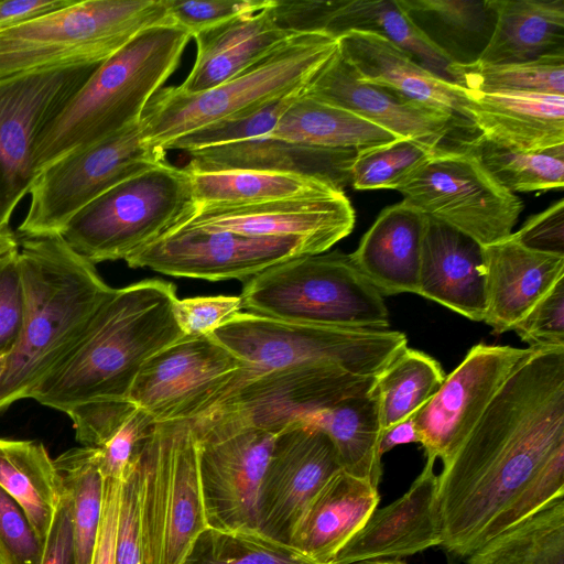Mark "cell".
<instances>
[{"label": "cell", "instance_id": "cell-1", "mask_svg": "<svg viewBox=\"0 0 564 564\" xmlns=\"http://www.w3.org/2000/svg\"><path fill=\"white\" fill-rule=\"evenodd\" d=\"M564 496V347L533 348L437 475L441 547L466 560Z\"/></svg>", "mask_w": 564, "mask_h": 564}, {"label": "cell", "instance_id": "cell-2", "mask_svg": "<svg viewBox=\"0 0 564 564\" xmlns=\"http://www.w3.org/2000/svg\"><path fill=\"white\" fill-rule=\"evenodd\" d=\"M176 301L174 284L162 280L113 289L28 398L64 413L88 403L129 401L144 362L184 336L174 317Z\"/></svg>", "mask_w": 564, "mask_h": 564}, {"label": "cell", "instance_id": "cell-3", "mask_svg": "<svg viewBox=\"0 0 564 564\" xmlns=\"http://www.w3.org/2000/svg\"><path fill=\"white\" fill-rule=\"evenodd\" d=\"M18 259L23 321L0 381V412L28 398L74 347L113 290L61 235L22 237Z\"/></svg>", "mask_w": 564, "mask_h": 564}, {"label": "cell", "instance_id": "cell-4", "mask_svg": "<svg viewBox=\"0 0 564 564\" xmlns=\"http://www.w3.org/2000/svg\"><path fill=\"white\" fill-rule=\"evenodd\" d=\"M191 39L177 25L153 26L100 63L41 132L34 155L37 174L64 155L139 123Z\"/></svg>", "mask_w": 564, "mask_h": 564}, {"label": "cell", "instance_id": "cell-5", "mask_svg": "<svg viewBox=\"0 0 564 564\" xmlns=\"http://www.w3.org/2000/svg\"><path fill=\"white\" fill-rule=\"evenodd\" d=\"M337 52L336 37L294 34L253 66L214 88L196 94L183 93L176 86L161 88L143 111L142 139L164 150L183 134L301 94Z\"/></svg>", "mask_w": 564, "mask_h": 564}, {"label": "cell", "instance_id": "cell-6", "mask_svg": "<svg viewBox=\"0 0 564 564\" xmlns=\"http://www.w3.org/2000/svg\"><path fill=\"white\" fill-rule=\"evenodd\" d=\"M169 24L173 23L163 0H74L65 8L0 30V79L100 64L140 32Z\"/></svg>", "mask_w": 564, "mask_h": 564}, {"label": "cell", "instance_id": "cell-7", "mask_svg": "<svg viewBox=\"0 0 564 564\" xmlns=\"http://www.w3.org/2000/svg\"><path fill=\"white\" fill-rule=\"evenodd\" d=\"M241 306L275 319L323 326L388 329L382 295L339 251L294 257L249 278Z\"/></svg>", "mask_w": 564, "mask_h": 564}, {"label": "cell", "instance_id": "cell-8", "mask_svg": "<svg viewBox=\"0 0 564 564\" xmlns=\"http://www.w3.org/2000/svg\"><path fill=\"white\" fill-rule=\"evenodd\" d=\"M247 365L241 376L327 367L376 378L408 347L397 330L310 325L239 312L212 334Z\"/></svg>", "mask_w": 564, "mask_h": 564}, {"label": "cell", "instance_id": "cell-9", "mask_svg": "<svg viewBox=\"0 0 564 564\" xmlns=\"http://www.w3.org/2000/svg\"><path fill=\"white\" fill-rule=\"evenodd\" d=\"M139 474L143 564H183L209 528L192 421L155 423Z\"/></svg>", "mask_w": 564, "mask_h": 564}, {"label": "cell", "instance_id": "cell-10", "mask_svg": "<svg viewBox=\"0 0 564 564\" xmlns=\"http://www.w3.org/2000/svg\"><path fill=\"white\" fill-rule=\"evenodd\" d=\"M194 207L188 172L163 161L98 196L61 236L94 264L126 260L176 227Z\"/></svg>", "mask_w": 564, "mask_h": 564}, {"label": "cell", "instance_id": "cell-11", "mask_svg": "<svg viewBox=\"0 0 564 564\" xmlns=\"http://www.w3.org/2000/svg\"><path fill=\"white\" fill-rule=\"evenodd\" d=\"M192 425L209 528L261 532V488L276 433L227 409L208 410Z\"/></svg>", "mask_w": 564, "mask_h": 564}, {"label": "cell", "instance_id": "cell-12", "mask_svg": "<svg viewBox=\"0 0 564 564\" xmlns=\"http://www.w3.org/2000/svg\"><path fill=\"white\" fill-rule=\"evenodd\" d=\"M474 143L438 148L397 191L425 216L485 247L512 234L523 205L490 175Z\"/></svg>", "mask_w": 564, "mask_h": 564}, {"label": "cell", "instance_id": "cell-13", "mask_svg": "<svg viewBox=\"0 0 564 564\" xmlns=\"http://www.w3.org/2000/svg\"><path fill=\"white\" fill-rule=\"evenodd\" d=\"M166 151L145 143L140 122L44 167L29 194L22 237L62 235L70 219L126 178L165 160Z\"/></svg>", "mask_w": 564, "mask_h": 564}, {"label": "cell", "instance_id": "cell-14", "mask_svg": "<svg viewBox=\"0 0 564 564\" xmlns=\"http://www.w3.org/2000/svg\"><path fill=\"white\" fill-rule=\"evenodd\" d=\"M98 65L46 68L0 79V228L9 227L37 176L34 155L41 132Z\"/></svg>", "mask_w": 564, "mask_h": 564}, {"label": "cell", "instance_id": "cell-15", "mask_svg": "<svg viewBox=\"0 0 564 564\" xmlns=\"http://www.w3.org/2000/svg\"><path fill=\"white\" fill-rule=\"evenodd\" d=\"M246 367L210 335L183 336L144 362L128 400L154 423L192 421L212 409Z\"/></svg>", "mask_w": 564, "mask_h": 564}, {"label": "cell", "instance_id": "cell-16", "mask_svg": "<svg viewBox=\"0 0 564 564\" xmlns=\"http://www.w3.org/2000/svg\"><path fill=\"white\" fill-rule=\"evenodd\" d=\"M305 240L177 226L131 254L130 268H148L180 278L246 279L288 259L316 254Z\"/></svg>", "mask_w": 564, "mask_h": 564}, {"label": "cell", "instance_id": "cell-17", "mask_svg": "<svg viewBox=\"0 0 564 564\" xmlns=\"http://www.w3.org/2000/svg\"><path fill=\"white\" fill-rule=\"evenodd\" d=\"M533 348L478 344L413 416L426 457L443 464L479 421L491 400Z\"/></svg>", "mask_w": 564, "mask_h": 564}, {"label": "cell", "instance_id": "cell-18", "mask_svg": "<svg viewBox=\"0 0 564 564\" xmlns=\"http://www.w3.org/2000/svg\"><path fill=\"white\" fill-rule=\"evenodd\" d=\"M376 379L313 366L240 375L212 409L240 412L256 424L278 433L316 410L371 391Z\"/></svg>", "mask_w": 564, "mask_h": 564}, {"label": "cell", "instance_id": "cell-19", "mask_svg": "<svg viewBox=\"0 0 564 564\" xmlns=\"http://www.w3.org/2000/svg\"><path fill=\"white\" fill-rule=\"evenodd\" d=\"M340 466L329 437L306 421L276 433L261 488L260 531L282 543L308 501Z\"/></svg>", "mask_w": 564, "mask_h": 564}, {"label": "cell", "instance_id": "cell-20", "mask_svg": "<svg viewBox=\"0 0 564 564\" xmlns=\"http://www.w3.org/2000/svg\"><path fill=\"white\" fill-rule=\"evenodd\" d=\"M272 11L278 25L290 34L323 33L338 39L361 31L380 35L452 82L455 62L426 36L398 0H274Z\"/></svg>", "mask_w": 564, "mask_h": 564}, {"label": "cell", "instance_id": "cell-21", "mask_svg": "<svg viewBox=\"0 0 564 564\" xmlns=\"http://www.w3.org/2000/svg\"><path fill=\"white\" fill-rule=\"evenodd\" d=\"M303 94L346 109L399 139H413L440 148L473 143L478 138L438 111L361 82L339 52L316 74Z\"/></svg>", "mask_w": 564, "mask_h": 564}, {"label": "cell", "instance_id": "cell-22", "mask_svg": "<svg viewBox=\"0 0 564 564\" xmlns=\"http://www.w3.org/2000/svg\"><path fill=\"white\" fill-rule=\"evenodd\" d=\"M355 219V210L343 192L241 206L195 205L177 226L258 237H293L322 253L352 231Z\"/></svg>", "mask_w": 564, "mask_h": 564}, {"label": "cell", "instance_id": "cell-23", "mask_svg": "<svg viewBox=\"0 0 564 564\" xmlns=\"http://www.w3.org/2000/svg\"><path fill=\"white\" fill-rule=\"evenodd\" d=\"M337 40L340 56L358 79L438 111L479 137L465 111V88L426 69L380 35L350 31Z\"/></svg>", "mask_w": 564, "mask_h": 564}, {"label": "cell", "instance_id": "cell-24", "mask_svg": "<svg viewBox=\"0 0 564 564\" xmlns=\"http://www.w3.org/2000/svg\"><path fill=\"white\" fill-rule=\"evenodd\" d=\"M435 460L426 457L421 474L410 488L390 505L377 508L332 564L399 560L441 546Z\"/></svg>", "mask_w": 564, "mask_h": 564}, {"label": "cell", "instance_id": "cell-25", "mask_svg": "<svg viewBox=\"0 0 564 564\" xmlns=\"http://www.w3.org/2000/svg\"><path fill=\"white\" fill-rule=\"evenodd\" d=\"M416 294L482 322L487 307L482 246L427 217Z\"/></svg>", "mask_w": 564, "mask_h": 564}, {"label": "cell", "instance_id": "cell-26", "mask_svg": "<svg viewBox=\"0 0 564 564\" xmlns=\"http://www.w3.org/2000/svg\"><path fill=\"white\" fill-rule=\"evenodd\" d=\"M487 307L495 333L512 327L564 278V256L533 251L509 237L482 247Z\"/></svg>", "mask_w": 564, "mask_h": 564}, {"label": "cell", "instance_id": "cell-27", "mask_svg": "<svg viewBox=\"0 0 564 564\" xmlns=\"http://www.w3.org/2000/svg\"><path fill=\"white\" fill-rule=\"evenodd\" d=\"M465 111L479 138L514 151L564 145V96L465 89Z\"/></svg>", "mask_w": 564, "mask_h": 564}, {"label": "cell", "instance_id": "cell-28", "mask_svg": "<svg viewBox=\"0 0 564 564\" xmlns=\"http://www.w3.org/2000/svg\"><path fill=\"white\" fill-rule=\"evenodd\" d=\"M379 501L378 487L340 469L303 509L288 544L318 564H332Z\"/></svg>", "mask_w": 564, "mask_h": 564}, {"label": "cell", "instance_id": "cell-29", "mask_svg": "<svg viewBox=\"0 0 564 564\" xmlns=\"http://www.w3.org/2000/svg\"><path fill=\"white\" fill-rule=\"evenodd\" d=\"M357 151L326 149L262 135L188 152L189 173L253 170L300 174L327 181L338 188L349 182Z\"/></svg>", "mask_w": 564, "mask_h": 564}, {"label": "cell", "instance_id": "cell-30", "mask_svg": "<svg viewBox=\"0 0 564 564\" xmlns=\"http://www.w3.org/2000/svg\"><path fill=\"white\" fill-rule=\"evenodd\" d=\"M427 216L402 200L386 207L349 254L382 295L417 293Z\"/></svg>", "mask_w": 564, "mask_h": 564}, {"label": "cell", "instance_id": "cell-31", "mask_svg": "<svg viewBox=\"0 0 564 564\" xmlns=\"http://www.w3.org/2000/svg\"><path fill=\"white\" fill-rule=\"evenodd\" d=\"M273 0L262 10L240 15L193 36L196 57L185 80L186 94L214 88L264 58L292 35L275 22Z\"/></svg>", "mask_w": 564, "mask_h": 564}, {"label": "cell", "instance_id": "cell-32", "mask_svg": "<svg viewBox=\"0 0 564 564\" xmlns=\"http://www.w3.org/2000/svg\"><path fill=\"white\" fill-rule=\"evenodd\" d=\"M495 23L477 61L522 63L564 54V0H491Z\"/></svg>", "mask_w": 564, "mask_h": 564}, {"label": "cell", "instance_id": "cell-33", "mask_svg": "<svg viewBox=\"0 0 564 564\" xmlns=\"http://www.w3.org/2000/svg\"><path fill=\"white\" fill-rule=\"evenodd\" d=\"M301 420L317 426L329 437L341 470L379 487L383 424L375 387L367 393L343 399Z\"/></svg>", "mask_w": 564, "mask_h": 564}, {"label": "cell", "instance_id": "cell-34", "mask_svg": "<svg viewBox=\"0 0 564 564\" xmlns=\"http://www.w3.org/2000/svg\"><path fill=\"white\" fill-rule=\"evenodd\" d=\"M269 137L311 147L351 151L399 139L346 109L304 94L282 112Z\"/></svg>", "mask_w": 564, "mask_h": 564}, {"label": "cell", "instance_id": "cell-35", "mask_svg": "<svg viewBox=\"0 0 564 564\" xmlns=\"http://www.w3.org/2000/svg\"><path fill=\"white\" fill-rule=\"evenodd\" d=\"M198 206H241L265 202L334 196L344 191L312 176L253 170L189 173Z\"/></svg>", "mask_w": 564, "mask_h": 564}, {"label": "cell", "instance_id": "cell-36", "mask_svg": "<svg viewBox=\"0 0 564 564\" xmlns=\"http://www.w3.org/2000/svg\"><path fill=\"white\" fill-rule=\"evenodd\" d=\"M0 487L23 509L44 542L61 496V481L44 445L0 438Z\"/></svg>", "mask_w": 564, "mask_h": 564}, {"label": "cell", "instance_id": "cell-37", "mask_svg": "<svg viewBox=\"0 0 564 564\" xmlns=\"http://www.w3.org/2000/svg\"><path fill=\"white\" fill-rule=\"evenodd\" d=\"M466 564H564V496L501 531Z\"/></svg>", "mask_w": 564, "mask_h": 564}, {"label": "cell", "instance_id": "cell-38", "mask_svg": "<svg viewBox=\"0 0 564 564\" xmlns=\"http://www.w3.org/2000/svg\"><path fill=\"white\" fill-rule=\"evenodd\" d=\"M70 500L75 564H91L99 534L105 479L97 447H74L54 459Z\"/></svg>", "mask_w": 564, "mask_h": 564}, {"label": "cell", "instance_id": "cell-39", "mask_svg": "<svg viewBox=\"0 0 564 564\" xmlns=\"http://www.w3.org/2000/svg\"><path fill=\"white\" fill-rule=\"evenodd\" d=\"M445 379L441 365L427 354L406 347L378 376L383 431L414 415Z\"/></svg>", "mask_w": 564, "mask_h": 564}, {"label": "cell", "instance_id": "cell-40", "mask_svg": "<svg viewBox=\"0 0 564 564\" xmlns=\"http://www.w3.org/2000/svg\"><path fill=\"white\" fill-rule=\"evenodd\" d=\"M453 83L484 93H538L564 96V54H550L522 63H453Z\"/></svg>", "mask_w": 564, "mask_h": 564}, {"label": "cell", "instance_id": "cell-41", "mask_svg": "<svg viewBox=\"0 0 564 564\" xmlns=\"http://www.w3.org/2000/svg\"><path fill=\"white\" fill-rule=\"evenodd\" d=\"M474 149L490 175L513 194L563 188L564 145L527 152L478 138Z\"/></svg>", "mask_w": 564, "mask_h": 564}, {"label": "cell", "instance_id": "cell-42", "mask_svg": "<svg viewBox=\"0 0 564 564\" xmlns=\"http://www.w3.org/2000/svg\"><path fill=\"white\" fill-rule=\"evenodd\" d=\"M183 564H318L286 543L261 532H230L208 528Z\"/></svg>", "mask_w": 564, "mask_h": 564}, {"label": "cell", "instance_id": "cell-43", "mask_svg": "<svg viewBox=\"0 0 564 564\" xmlns=\"http://www.w3.org/2000/svg\"><path fill=\"white\" fill-rule=\"evenodd\" d=\"M437 149L413 139H397L358 150L349 165V183L359 191H397Z\"/></svg>", "mask_w": 564, "mask_h": 564}, {"label": "cell", "instance_id": "cell-44", "mask_svg": "<svg viewBox=\"0 0 564 564\" xmlns=\"http://www.w3.org/2000/svg\"><path fill=\"white\" fill-rule=\"evenodd\" d=\"M398 3L415 24L436 25L432 34L443 36L437 44L440 48L445 42L481 41L485 35L490 37L494 29L491 0H398Z\"/></svg>", "mask_w": 564, "mask_h": 564}, {"label": "cell", "instance_id": "cell-45", "mask_svg": "<svg viewBox=\"0 0 564 564\" xmlns=\"http://www.w3.org/2000/svg\"><path fill=\"white\" fill-rule=\"evenodd\" d=\"M301 94L281 98L256 111L225 119L183 134L170 142L164 150H181L188 153L216 145L269 135L282 112Z\"/></svg>", "mask_w": 564, "mask_h": 564}, {"label": "cell", "instance_id": "cell-46", "mask_svg": "<svg viewBox=\"0 0 564 564\" xmlns=\"http://www.w3.org/2000/svg\"><path fill=\"white\" fill-rule=\"evenodd\" d=\"M154 425L150 415L135 406L109 440L97 447L104 479H124Z\"/></svg>", "mask_w": 564, "mask_h": 564}, {"label": "cell", "instance_id": "cell-47", "mask_svg": "<svg viewBox=\"0 0 564 564\" xmlns=\"http://www.w3.org/2000/svg\"><path fill=\"white\" fill-rule=\"evenodd\" d=\"M174 25L193 37L240 15L262 10L271 0H163Z\"/></svg>", "mask_w": 564, "mask_h": 564}, {"label": "cell", "instance_id": "cell-48", "mask_svg": "<svg viewBox=\"0 0 564 564\" xmlns=\"http://www.w3.org/2000/svg\"><path fill=\"white\" fill-rule=\"evenodd\" d=\"M43 551L23 509L0 487V564H41Z\"/></svg>", "mask_w": 564, "mask_h": 564}, {"label": "cell", "instance_id": "cell-49", "mask_svg": "<svg viewBox=\"0 0 564 564\" xmlns=\"http://www.w3.org/2000/svg\"><path fill=\"white\" fill-rule=\"evenodd\" d=\"M512 329L530 348L564 347V278Z\"/></svg>", "mask_w": 564, "mask_h": 564}, {"label": "cell", "instance_id": "cell-50", "mask_svg": "<svg viewBox=\"0 0 564 564\" xmlns=\"http://www.w3.org/2000/svg\"><path fill=\"white\" fill-rule=\"evenodd\" d=\"M139 457L121 484L115 550L116 564H143L140 531Z\"/></svg>", "mask_w": 564, "mask_h": 564}, {"label": "cell", "instance_id": "cell-51", "mask_svg": "<svg viewBox=\"0 0 564 564\" xmlns=\"http://www.w3.org/2000/svg\"><path fill=\"white\" fill-rule=\"evenodd\" d=\"M240 296H196L178 300L174 317L184 336L210 335L241 311Z\"/></svg>", "mask_w": 564, "mask_h": 564}, {"label": "cell", "instance_id": "cell-52", "mask_svg": "<svg viewBox=\"0 0 564 564\" xmlns=\"http://www.w3.org/2000/svg\"><path fill=\"white\" fill-rule=\"evenodd\" d=\"M23 321L18 248L0 256V357L17 345Z\"/></svg>", "mask_w": 564, "mask_h": 564}, {"label": "cell", "instance_id": "cell-53", "mask_svg": "<svg viewBox=\"0 0 564 564\" xmlns=\"http://www.w3.org/2000/svg\"><path fill=\"white\" fill-rule=\"evenodd\" d=\"M512 235L528 249L564 256V200L561 198L545 210L531 216Z\"/></svg>", "mask_w": 564, "mask_h": 564}, {"label": "cell", "instance_id": "cell-54", "mask_svg": "<svg viewBox=\"0 0 564 564\" xmlns=\"http://www.w3.org/2000/svg\"><path fill=\"white\" fill-rule=\"evenodd\" d=\"M41 564H75L70 500L62 486L58 506L44 541Z\"/></svg>", "mask_w": 564, "mask_h": 564}, {"label": "cell", "instance_id": "cell-55", "mask_svg": "<svg viewBox=\"0 0 564 564\" xmlns=\"http://www.w3.org/2000/svg\"><path fill=\"white\" fill-rule=\"evenodd\" d=\"M122 481L105 479L102 512L91 564H116L115 550Z\"/></svg>", "mask_w": 564, "mask_h": 564}, {"label": "cell", "instance_id": "cell-56", "mask_svg": "<svg viewBox=\"0 0 564 564\" xmlns=\"http://www.w3.org/2000/svg\"><path fill=\"white\" fill-rule=\"evenodd\" d=\"M74 0H7L0 1V30H4L45 13L65 8Z\"/></svg>", "mask_w": 564, "mask_h": 564}, {"label": "cell", "instance_id": "cell-57", "mask_svg": "<svg viewBox=\"0 0 564 564\" xmlns=\"http://www.w3.org/2000/svg\"><path fill=\"white\" fill-rule=\"evenodd\" d=\"M413 416L414 415L383 431L380 440L381 455L391 451L393 447L398 445L409 443H421V438L414 424Z\"/></svg>", "mask_w": 564, "mask_h": 564}, {"label": "cell", "instance_id": "cell-58", "mask_svg": "<svg viewBox=\"0 0 564 564\" xmlns=\"http://www.w3.org/2000/svg\"><path fill=\"white\" fill-rule=\"evenodd\" d=\"M19 239L12 232L10 227L0 228V256L17 249Z\"/></svg>", "mask_w": 564, "mask_h": 564}, {"label": "cell", "instance_id": "cell-59", "mask_svg": "<svg viewBox=\"0 0 564 564\" xmlns=\"http://www.w3.org/2000/svg\"><path fill=\"white\" fill-rule=\"evenodd\" d=\"M355 564H405L399 560H377V561H366L359 562Z\"/></svg>", "mask_w": 564, "mask_h": 564}, {"label": "cell", "instance_id": "cell-60", "mask_svg": "<svg viewBox=\"0 0 564 564\" xmlns=\"http://www.w3.org/2000/svg\"><path fill=\"white\" fill-rule=\"evenodd\" d=\"M7 356L0 357V381L6 369Z\"/></svg>", "mask_w": 564, "mask_h": 564}]
</instances>
